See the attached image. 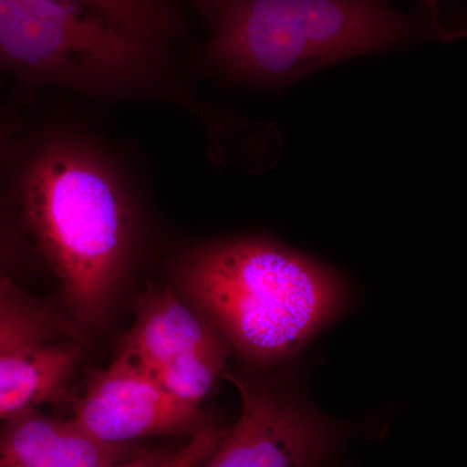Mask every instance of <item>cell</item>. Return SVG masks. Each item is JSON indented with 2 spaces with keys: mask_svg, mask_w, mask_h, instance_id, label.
I'll return each instance as SVG.
<instances>
[{
  "mask_svg": "<svg viewBox=\"0 0 467 467\" xmlns=\"http://www.w3.org/2000/svg\"><path fill=\"white\" fill-rule=\"evenodd\" d=\"M15 195L24 229L57 276L77 321L97 326L137 247L128 169L95 135L51 124L21 152Z\"/></svg>",
  "mask_w": 467,
  "mask_h": 467,
  "instance_id": "cell-1",
  "label": "cell"
},
{
  "mask_svg": "<svg viewBox=\"0 0 467 467\" xmlns=\"http://www.w3.org/2000/svg\"><path fill=\"white\" fill-rule=\"evenodd\" d=\"M171 276L177 294L259 370L296 358L349 303L334 269L265 236L192 245L174 257Z\"/></svg>",
  "mask_w": 467,
  "mask_h": 467,
  "instance_id": "cell-2",
  "label": "cell"
},
{
  "mask_svg": "<svg viewBox=\"0 0 467 467\" xmlns=\"http://www.w3.org/2000/svg\"><path fill=\"white\" fill-rule=\"evenodd\" d=\"M212 29L201 66L234 82L285 85L438 27L387 0H195Z\"/></svg>",
  "mask_w": 467,
  "mask_h": 467,
  "instance_id": "cell-3",
  "label": "cell"
},
{
  "mask_svg": "<svg viewBox=\"0 0 467 467\" xmlns=\"http://www.w3.org/2000/svg\"><path fill=\"white\" fill-rule=\"evenodd\" d=\"M169 51L67 0H0L5 69L95 100L174 104L201 119L216 140L229 122L184 81Z\"/></svg>",
  "mask_w": 467,
  "mask_h": 467,
  "instance_id": "cell-4",
  "label": "cell"
},
{
  "mask_svg": "<svg viewBox=\"0 0 467 467\" xmlns=\"http://www.w3.org/2000/svg\"><path fill=\"white\" fill-rule=\"evenodd\" d=\"M242 407L217 450L199 467H330L358 426L319 410L288 371L223 373Z\"/></svg>",
  "mask_w": 467,
  "mask_h": 467,
  "instance_id": "cell-5",
  "label": "cell"
},
{
  "mask_svg": "<svg viewBox=\"0 0 467 467\" xmlns=\"http://www.w3.org/2000/svg\"><path fill=\"white\" fill-rule=\"evenodd\" d=\"M70 420L109 444L161 435L190 438L212 426L198 405L174 398L119 353L109 368L88 378Z\"/></svg>",
  "mask_w": 467,
  "mask_h": 467,
  "instance_id": "cell-6",
  "label": "cell"
},
{
  "mask_svg": "<svg viewBox=\"0 0 467 467\" xmlns=\"http://www.w3.org/2000/svg\"><path fill=\"white\" fill-rule=\"evenodd\" d=\"M138 450L97 441L70 418L43 416L36 409L8 418L0 430V467H98Z\"/></svg>",
  "mask_w": 467,
  "mask_h": 467,
  "instance_id": "cell-7",
  "label": "cell"
},
{
  "mask_svg": "<svg viewBox=\"0 0 467 467\" xmlns=\"http://www.w3.org/2000/svg\"><path fill=\"white\" fill-rule=\"evenodd\" d=\"M226 346L229 344L201 313L174 288L167 287L149 291L140 299L119 355L149 373L181 356Z\"/></svg>",
  "mask_w": 467,
  "mask_h": 467,
  "instance_id": "cell-8",
  "label": "cell"
},
{
  "mask_svg": "<svg viewBox=\"0 0 467 467\" xmlns=\"http://www.w3.org/2000/svg\"><path fill=\"white\" fill-rule=\"evenodd\" d=\"M81 349L67 339L39 340L0 352V420L63 400Z\"/></svg>",
  "mask_w": 467,
  "mask_h": 467,
  "instance_id": "cell-9",
  "label": "cell"
},
{
  "mask_svg": "<svg viewBox=\"0 0 467 467\" xmlns=\"http://www.w3.org/2000/svg\"><path fill=\"white\" fill-rule=\"evenodd\" d=\"M90 9L113 26L169 47L186 34V18L174 0H67Z\"/></svg>",
  "mask_w": 467,
  "mask_h": 467,
  "instance_id": "cell-10",
  "label": "cell"
},
{
  "mask_svg": "<svg viewBox=\"0 0 467 467\" xmlns=\"http://www.w3.org/2000/svg\"><path fill=\"white\" fill-rule=\"evenodd\" d=\"M229 352L227 346L198 350L171 359L144 374L174 398L199 407L217 378L223 373Z\"/></svg>",
  "mask_w": 467,
  "mask_h": 467,
  "instance_id": "cell-11",
  "label": "cell"
},
{
  "mask_svg": "<svg viewBox=\"0 0 467 467\" xmlns=\"http://www.w3.org/2000/svg\"><path fill=\"white\" fill-rule=\"evenodd\" d=\"M78 326L45 304L0 315V352L39 340L73 339Z\"/></svg>",
  "mask_w": 467,
  "mask_h": 467,
  "instance_id": "cell-12",
  "label": "cell"
},
{
  "mask_svg": "<svg viewBox=\"0 0 467 467\" xmlns=\"http://www.w3.org/2000/svg\"><path fill=\"white\" fill-rule=\"evenodd\" d=\"M226 432L227 429L208 426L180 447L140 448L128 459L98 467H199L217 450Z\"/></svg>",
  "mask_w": 467,
  "mask_h": 467,
  "instance_id": "cell-13",
  "label": "cell"
},
{
  "mask_svg": "<svg viewBox=\"0 0 467 467\" xmlns=\"http://www.w3.org/2000/svg\"><path fill=\"white\" fill-rule=\"evenodd\" d=\"M38 304V301H34L32 297L18 290L11 279H0V315L33 308Z\"/></svg>",
  "mask_w": 467,
  "mask_h": 467,
  "instance_id": "cell-14",
  "label": "cell"
},
{
  "mask_svg": "<svg viewBox=\"0 0 467 467\" xmlns=\"http://www.w3.org/2000/svg\"><path fill=\"white\" fill-rule=\"evenodd\" d=\"M21 254L17 239L0 226V279L8 278L7 273Z\"/></svg>",
  "mask_w": 467,
  "mask_h": 467,
  "instance_id": "cell-15",
  "label": "cell"
},
{
  "mask_svg": "<svg viewBox=\"0 0 467 467\" xmlns=\"http://www.w3.org/2000/svg\"><path fill=\"white\" fill-rule=\"evenodd\" d=\"M5 130H3L2 125H0V152H2L3 147H5Z\"/></svg>",
  "mask_w": 467,
  "mask_h": 467,
  "instance_id": "cell-16",
  "label": "cell"
}]
</instances>
